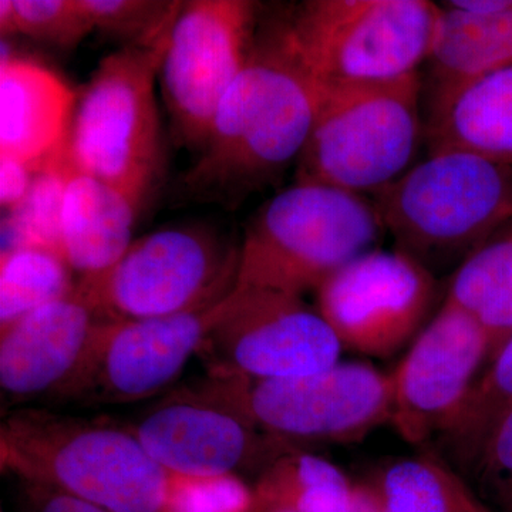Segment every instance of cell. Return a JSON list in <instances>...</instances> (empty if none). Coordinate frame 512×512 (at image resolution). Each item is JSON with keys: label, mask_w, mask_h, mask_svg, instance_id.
Instances as JSON below:
<instances>
[{"label": "cell", "mask_w": 512, "mask_h": 512, "mask_svg": "<svg viewBox=\"0 0 512 512\" xmlns=\"http://www.w3.org/2000/svg\"><path fill=\"white\" fill-rule=\"evenodd\" d=\"M322 89L278 20L256 32L247 64L222 99L200 157L181 177L192 201L237 207L298 163Z\"/></svg>", "instance_id": "6da1fadb"}, {"label": "cell", "mask_w": 512, "mask_h": 512, "mask_svg": "<svg viewBox=\"0 0 512 512\" xmlns=\"http://www.w3.org/2000/svg\"><path fill=\"white\" fill-rule=\"evenodd\" d=\"M131 430L175 476L237 474L266 448L272 450L244 414L201 390L158 404Z\"/></svg>", "instance_id": "9a60e30c"}, {"label": "cell", "mask_w": 512, "mask_h": 512, "mask_svg": "<svg viewBox=\"0 0 512 512\" xmlns=\"http://www.w3.org/2000/svg\"><path fill=\"white\" fill-rule=\"evenodd\" d=\"M430 64L429 123L458 93L512 64V0L495 12L474 13L440 6Z\"/></svg>", "instance_id": "ac0fdd59"}, {"label": "cell", "mask_w": 512, "mask_h": 512, "mask_svg": "<svg viewBox=\"0 0 512 512\" xmlns=\"http://www.w3.org/2000/svg\"><path fill=\"white\" fill-rule=\"evenodd\" d=\"M476 470L495 497L512 510V410L495 427Z\"/></svg>", "instance_id": "f546056e"}, {"label": "cell", "mask_w": 512, "mask_h": 512, "mask_svg": "<svg viewBox=\"0 0 512 512\" xmlns=\"http://www.w3.org/2000/svg\"><path fill=\"white\" fill-rule=\"evenodd\" d=\"M100 316L76 285L70 295L0 329V387L13 402L55 394L82 362Z\"/></svg>", "instance_id": "2e32d148"}, {"label": "cell", "mask_w": 512, "mask_h": 512, "mask_svg": "<svg viewBox=\"0 0 512 512\" xmlns=\"http://www.w3.org/2000/svg\"><path fill=\"white\" fill-rule=\"evenodd\" d=\"M232 305L218 301L160 318L101 319L82 362L55 396L89 404L138 402L173 383L202 352Z\"/></svg>", "instance_id": "30bf717a"}, {"label": "cell", "mask_w": 512, "mask_h": 512, "mask_svg": "<svg viewBox=\"0 0 512 512\" xmlns=\"http://www.w3.org/2000/svg\"><path fill=\"white\" fill-rule=\"evenodd\" d=\"M201 392L289 446L353 443L392 423L390 373L367 363L339 360L318 372L282 379L211 375Z\"/></svg>", "instance_id": "ba28073f"}, {"label": "cell", "mask_w": 512, "mask_h": 512, "mask_svg": "<svg viewBox=\"0 0 512 512\" xmlns=\"http://www.w3.org/2000/svg\"><path fill=\"white\" fill-rule=\"evenodd\" d=\"M93 30L128 40V46H153L170 35L181 2L165 0H79Z\"/></svg>", "instance_id": "4316f807"}, {"label": "cell", "mask_w": 512, "mask_h": 512, "mask_svg": "<svg viewBox=\"0 0 512 512\" xmlns=\"http://www.w3.org/2000/svg\"><path fill=\"white\" fill-rule=\"evenodd\" d=\"M474 512H493V511L488 510V508L485 507V505L483 503H481V501H480V503H478V505H477L476 511H474Z\"/></svg>", "instance_id": "d590c367"}, {"label": "cell", "mask_w": 512, "mask_h": 512, "mask_svg": "<svg viewBox=\"0 0 512 512\" xmlns=\"http://www.w3.org/2000/svg\"><path fill=\"white\" fill-rule=\"evenodd\" d=\"M512 410V333L474 383L453 426L443 439L464 466L476 468L488 439Z\"/></svg>", "instance_id": "d4e9b609"}, {"label": "cell", "mask_w": 512, "mask_h": 512, "mask_svg": "<svg viewBox=\"0 0 512 512\" xmlns=\"http://www.w3.org/2000/svg\"><path fill=\"white\" fill-rule=\"evenodd\" d=\"M29 485H32L33 488L36 512H110L99 507V505L80 500V498L62 493V491L40 487V485L35 484Z\"/></svg>", "instance_id": "1f68e13d"}, {"label": "cell", "mask_w": 512, "mask_h": 512, "mask_svg": "<svg viewBox=\"0 0 512 512\" xmlns=\"http://www.w3.org/2000/svg\"><path fill=\"white\" fill-rule=\"evenodd\" d=\"M15 35L72 50L94 32L79 0H13Z\"/></svg>", "instance_id": "83f0119b"}, {"label": "cell", "mask_w": 512, "mask_h": 512, "mask_svg": "<svg viewBox=\"0 0 512 512\" xmlns=\"http://www.w3.org/2000/svg\"><path fill=\"white\" fill-rule=\"evenodd\" d=\"M42 165L0 156V205L6 214L18 208L28 197L36 173Z\"/></svg>", "instance_id": "4dcf8cb0"}, {"label": "cell", "mask_w": 512, "mask_h": 512, "mask_svg": "<svg viewBox=\"0 0 512 512\" xmlns=\"http://www.w3.org/2000/svg\"><path fill=\"white\" fill-rule=\"evenodd\" d=\"M426 133L430 151L460 148L512 164V64L458 93Z\"/></svg>", "instance_id": "ffe728a7"}, {"label": "cell", "mask_w": 512, "mask_h": 512, "mask_svg": "<svg viewBox=\"0 0 512 512\" xmlns=\"http://www.w3.org/2000/svg\"><path fill=\"white\" fill-rule=\"evenodd\" d=\"M0 32H2V36L15 35L13 0H2L0 2Z\"/></svg>", "instance_id": "836d02e7"}, {"label": "cell", "mask_w": 512, "mask_h": 512, "mask_svg": "<svg viewBox=\"0 0 512 512\" xmlns=\"http://www.w3.org/2000/svg\"><path fill=\"white\" fill-rule=\"evenodd\" d=\"M342 350L302 296L234 285L231 309L202 352L211 375L282 379L332 366Z\"/></svg>", "instance_id": "4fadbf2b"}, {"label": "cell", "mask_w": 512, "mask_h": 512, "mask_svg": "<svg viewBox=\"0 0 512 512\" xmlns=\"http://www.w3.org/2000/svg\"><path fill=\"white\" fill-rule=\"evenodd\" d=\"M444 301L483 326L490 362L512 333V224L461 262Z\"/></svg>", "instance_id": "44dd1931"}, {"label": "cell", "mask_w": 512, "mask_h": 512, "mask_svg": "<svg viewBox=\"0 0 512 512\" xmlns=\"http://www.w3.org/2000/svg\"><path fill=\"white\" fill-rule=\"evenodd\" d=\"M355 484L336 464L305 451L282 450L256 484L258 508L295 512H349Z\"/></svg>", "instance_id": "7402d4cb"}, {"label": "cell", "mask_w": 512, "mask_h": 512, "mask_svg": "<svg viewBox=\"0 0 512 512\" xmlns=\"http://www.w3.org/2000/svg\"><path fill=\"white\" fill-rule=\"evenodd\" d=\"M377 512H474L480 500L434 454L402 458L369 481Z\"/></svg>", "instance_id": "603a6c76"}, {"label": "cell", "mask_w": 512, "mask_h": 512, "mask_svg": "<svg viewBox=\"0 0 512 512\" xmlns=\"http://www.w3.org/2000/svg\"><path fill=\"white\" fill-rule=\"evenodd\" d=\"M256 512H295V511L288 510V508L271 507V508H261V510H256Z\"/></svg>", "instance_id": "e575fe53"}, {"label": "cell", "mask_w": 512, "mask_h": 512, "mask_svg": "<svg viewBox=\"0 0 512 512\" xmlns=\"http://www.w3.org/2000/svg\"><path fill=\"white\" fill-rule=\"evenodd\" d=\"M79 92L43 64L0 63V156L42 165L62 153Z\"/></svg>", "instance_id": "e0dca14e"}, {"label": "cell", "mask_w": 512, "mask_h": 512, "mask_svg": "<svg viewBox=\"0 0 512 512\" xmlns=\"http://www.w3.org/2000/svg\"><path fill=\"white\" fill-rule=\"evenodd\" d=\"M383 231L426 265L468 258L512 224V164L441 148L373 194Z\"/></svg>", "instance_id": "3957f363"}, {"label": "cell", "mask_w": 512, "mask_h": 512, "mask_svg": "<svg viewBox=\"0 0 512 512\" xmlns=\"http://www.w3.org/2000/svg\"><path fill=\"white\" fill-rule=\"evenodd\" d=\"M349 512H377L375 494L369 483L355 484L352 507Z\"/></svg>", "instance_id": "d6a6232c"}, {"label": "cell", "mask_w": 512, "mask_h": 512, "mask_svg": "<svg viewBox=\"0 0 512 512\" xmlns=\"http://www.w3.org/2000/svg\"><path fill=\"white\" fill-rule=\"evenodd\" d=\"M141 205L143 202L127 192L70 163L60 229L62 256L72 271L83 278L116 264L133 244Z\"/></svg>", "instance_id": "d6986e66"}, {"label": "cell", "mask_w": 512, "mask_h": 512, "mask_svg": "<svg viewBox=\"0 0 512 512\" xmlns=\"http://www.w3.org/2000/svg\"><path fill=\"white\" fill-rule=\"evenodd\" d=\"M168 36L104 57L77 96L70 163L143 202L160 167L156 82Z\"/></svg>", "instance_id": "52a82bcc"}, {"label": "cell", "mask_w": 512, "mask_h": 512, "mask_svg": "<svg viewBox=\"0 0 512 512\" xmlns=\"http://www.w3.org/2000/svg\"><path fill=\"white\" fill-rule=\"evenodd\" d=\"M255 490L237 474L175 476L171 474L164 512H256Z\"/></svg>", "instance_id": "f1b7e54d"}, {"label": "cell", "mask_w": 512, "mask_h": 512, "mask_svg": "<svg viewBox=\"0 0 512 512\" xmlns=\"http://www.w3.org/2000/svg\"><path fill=\"white\" fill-rule=\"evenodd\" d=\"M439 13L427 0H308L278 23L320 89H332L419 73Z\"/></svg>", "instance_id": "8992f818"}, {"label": "cell", "mask_w": 512, "mask_h": 512, "mask_svg": "<svg viewBox=\"0 0 512 512\" xmlns=\"http://www.w3.org/2000/svg\"><path fill=\"white\" fill-rule=\"evenodd\" d=\"M239 248L214 229L164 228L133 241L107 271L77 284L100 319L160 318L218 301L235 285Z\"/></svg>", "instance_id": "9c48e42d"}, {"label": "cell", "mask_w": 512, "mask_h": 512, "mask_svg": "<svg viewBox=\"0 0 512 512\" xmlns=\"http://www.w3.org/2000/svg\"><path fill=\"white\" fill-rule=\"evenodd\" d=\"M258 5L248 0L181 2L158 83L178 143L201 151L215 114L247 64L256 32Z\"/></svg>", "instance_id": "8fae6325"}, {"label": "cell", "mask_w": 512, "mask_h": 512, "mask_svg": "<svg viewBox=\"0 0 512 512\" xmlns=\"http://www.w3.org/2000/svg\"><path fill=\"white\" fill-rule=\"evenodd\" d=\"M316 293L318 311L343 350L387 357L423 330L437 286L431 269L413 256L370 249Z\"/></svg>", "instance_id": "7c38bea8"}, {"label": "cell", "mask_w": 512, "mask_h": 512, "mask_svg": "<svg viewBox=\"0 0 512 512\" xmlns=\"http://www.w3.org/2000/svg\"><path fill=\"white\" fill-rule=\"evenodd\" d=\"M490 342L478 320L444 301L390 373L392 426L420 446L447 433L467 402Z\"/></svg>", "instance_id": "5bb4252c"}, {"label": "cell", "mask_w": 512, "mask_h": 512, "mask_svg": "<svg viewBox=\"0 0 512 512\" xmlns=\"http://www.w3.org/2000/svg\"><path fill=\"white\" fill-rule=\"evenodd\" d=\"M0 466L110 512H164L171 476L133 430L40 410L2 424Z\"/></svg>", "instance_id": "7a4b0ae2"}, {"label": "cell", "mask_w": 512, "mask_h": 512, "mask_svg": "<svg viewBox=\"0 0 512 512\" xmlns=\"http://www.w3.org/2000/svg\"><path fill=\"white\" fill-rule=\"evenodd\" d=\"M66 150L36 173L28 197L8 212L2 224V252L22 247L46 248L62 255V208L69 174Z\"/></svg>", "instance_id": "484cf974"}, {"label": "cell", "mask_w": 512, "mask_h": 512, "mask_svg": "<svg viewBox=\"0 0 512 512\" xmlns=\"http://www.w3.org/2000/svg\"><path fill=\"white\" fill-rule=\"evenodd\" d=\"M363 195L296 181L249 222L239 248L235 285L302 296L320 286L382 234Z\"/></svg>", "instance_id": "277c9868"}, {"label": "cell", "mask_w": 512, "mask_h": 512, "mask_svg": "<svg viewBox=\"0 0 512 512\" xmlns=\"http://www.w3.org/2000/svg\"><path fill=\"white\" fill-rule=\"evenodd\" d=\"M419 73L390 82L322 89L296 181L376 194L413 163L426 128Z\"/></svg>", "instance_id": "5b68a950"}, {"label": "cell", "mask_w": 512, "mask_h": 512, "mask_svg": "<svg viewBox=\"0 0 512 512\" xmlns=\"http://www.w3.org/2000/svg\"><path fill=\"white\" fill-rule=\"evenodd\" d=\"M63 256L46 248L22 247L0 254V329L59 301L76 288Z\"/></svg>", "instance_id": "cb8c5ba5"}]
</instances>
